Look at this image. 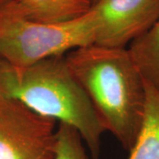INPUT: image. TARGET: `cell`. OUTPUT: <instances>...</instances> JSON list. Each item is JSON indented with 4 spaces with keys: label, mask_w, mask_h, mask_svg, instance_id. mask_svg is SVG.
<instances>
[{
    "label": "cell",
    "mask_w": 159,
    "mask_h": 159,
    "mask_svg": "<svg viewBox=\"0 0 159 159\" xmlns=\"http://www.w3.org/2000/svg\"><path fill=\"white\" fill-rule=\"evenodd\" d=\"M65 57L105 131L130 151L142 128L146 90L129 50L92 44L76 48Z\"/></svg>",
    "instance_id": "obj_1"
},
{
    "label": "cell",
    "mask_w": 159,
    "mask_h": 159,
    "mask_svg": "<svg viewBox=\"0 0 159 159\" xmlns=\"http://www.w3.org/2000/svg\"><path fill=\"white\" fill-rule=\"evenodd\" d=\"M0 95L75 128L92 158L99 159L101 137L106 131L65 56L45 58L25 67L13 66L1 59Z\"/></svg>",
    "instance_id": "obj_2"
},
{
    "label": "cell",
    "mask_w": 159,
    "mask_h": 159,
    "mask_svg": "<svg viewBox=\"0 0 159 159\" xmlns=\"http://www.w3.org/2000/svg\"><path fill=\"white\" fill-rule=\"evenodd\" d=\"M96 17L92 10L66 22L43 24L0 10V58L16 67L64 56L95 43Z\"/></svg>",
    "instance_id": "obj_3"
},
{
    "label": "cell",
    "mask_w": 159,
    "mask_h": 159,
    "mask_svg": "<svg viewBox=\"0 0 159 159\" xmlns=\"http://www.w3.org/2000/svg\"><path fill=\"white\" fill-rule=\"evenodd\" d=\"M56 120L0 95V159H53Z\"/></svg>",
    "instance_id": "obj_4"
},
{
    "label": "cell",
    "mask_w": 159,
    "mask_h": 159,
    "mask_svg": "<svg viewBox=\"0 0 159 159\" xmlns=\"http://www.w3.org/2000/svg\"><path fill=\"white\" fill-rule=\"evenodd\" d=\"M97 29L94 44L125 48L159 20V0H98L91 7Z\"/></svg>",
    "instance_id": "obj_5"
},
{
    "label": "cell",
    "mask_w": 159,
    "mask_h": 159,
    "mask_svg": "<svg viewBox=\"0 0 159 159\" xmlns=\"http://www.w3.org/2000/svg\"><path fill=\"white\" fill-rule=\"evenodd\" d=\"M91 7L89 0H11L0 10L34 22L57 24L80 17Z\"/></svg>",
    "instance_id": "obj_6"
},
{
    "label": "cell",
    "mask_w": 159,
    "mask_h": 159,
    "mask_svg": "<svg viewBox=\"0 0 159 159\" xmlns=\"http://www.w3.org/2000/svg\"><path fill=\"white\" fill-rule=\"evenodd\" d=\"M145 90L143 122L128 159H159V92L146 80Z\"/></svg>",
    "instance_id": "obj_7"
},
{
    "label": "cell",
    "mask_w": 159,
    "mask_h": 159,
    "mask_svg": "<svg viewBox=\"0 0 159 159\" xmlns=\"http://www.w3.org/2000/svg\"><path fill=\"white\" fill-rule=\"evenodd\" d=\"M128 50L142 77L159 92V20L146 34L133 41Z\"/></svg>",
    "instance_id": "obj_8"
},
{
    "label": "cell",
    "mask_w": 159,
    "mask_h": 159,
    "mask_svg": "<svg viewBox=\"0 0 159 159\" xmlns=\"http://www.w3.org/2000/svg\"><path fill=\"white\" fill-rule=\"evenodd\" d=\"M82 141L75 128L60 123L57 128L56 152L53 159H88Z\"/></svg>",
    "instance_id": "obj_9"
},
{
    "label": "cell",
    "mask_w": 159,
    "mask_h": 159,
    "mask_svg": "<svg viewBox=\"0 0 159 159\" xmlns=\"http://www.w3.org/2000/svg\"><path fill=\"white\" fill-rule=\"evenodd\" d=\"M11 0H0V6H2V5H5L6 3H8V2H10Z\"/></svg>",
    "instance_id": "obj_10"
},
{
    "label": "cell",
    "mask_w": 159,
    "mask_h": 159,
    "mask_svg": "<svg viewBox=\"0 0 159 159\" xmlns=\"http://www.w3.org/2000/svg\"><path fill=\"white\" fill-rule=\"evenodd\" d=\"M89 2H90L91 3V5H92V6H93V5H95V4H96V3H97V1H98V0H89Z\"/></svg>",
    "instance_id": "obj_11"
},
{
    "label": "cell",
    "mask_w": 159,
    "mask_h": 159,
    "mask_svg": "<svg viewBox=\"0 0 159 159\" xmlns=\"http://www.w3.org/2000/svg\"><path fill=\"white\" fill-rule=\"evenodd\" d=\"M0 60H1V58H0Z\"/></svg>",
    "instance_id": "obj_12"
}]
</instances>
